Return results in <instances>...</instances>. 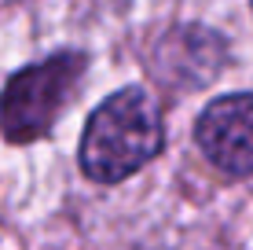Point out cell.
I'll return each mask as SVG.
<instances>
[{
	"label": "cell",
	"instance_id": "5b68a950",
	"mask_svg": "<svg viewBox=\"0 0 253 250\" xmlns=\"http://www.w3.org/2000/svg\"><path fill=\"white\" fill-rule=\"evenodd\" d=\"M250 11H253V0H250Z\"/></svg>",
	"mask_w": 253,
	"mask_h": 250
},
{
	"label": "cell",
	"instance_id": "277c9868",
	"mask_svg": "<svg viewBox=\"0 0 253 250\" xmlns=\"http://www.w3.org/2000/svg\"><path fill=\"white\" fill-rule=\"evenodd\" d=\"M191 133L202 158L216 173L231 180L253 177V92H228L209 100Z\"/></svg>",
	"mask_w": 253,
	"mask_h": 250
},
{
	"label": "cell",
	"instance_id": "7a4b0ae2",
	"mask_svg": "<svg viewBox=\"0 0 253 250\" xmlns=\"http://www.w3.org/2000/svg\"><path fill=\"white\" fill-rule=\"evenodd\" d=\"M88 74V51L59 48L15 70L0 89V136L15 148L44 140L77 100Z\"/></svg>",
	"mask_w": 253,
	"mask_h": 250
},
{
	"label": "cell",
	"instance_id": "6da1fadb",
	"mask_svg": "<svg viewBox=\"0 0 253 250\" xmlns=\"http://www.w3.org/2000/svg\"><path fill=\"white\" fill-rule=\"evenodd\" d=\"M165 151L162 103L143 85H125L88 114L77 166L92 184H121Z\"/></svg>",
	"mask_w": 253,
	"mask_h": 250
},
{
	"label": "cell",
	"instance_id": "3957f363",
	"mask_svg": "<svg viewBox=\"0 0 253 250\" xmlns=\"http://www.w3.org/2000/svg\"><path fill=\"white\" fill-rule=\"evenodd\" d=\"M231 66V41L202 22H176L154 41L147 70L165 100L209 89Z\"/></svg>",
	"mask_w": 253,
	"mask_h": 250
}]
</instances>
